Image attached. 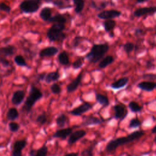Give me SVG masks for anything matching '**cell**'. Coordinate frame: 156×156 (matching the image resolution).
I'll return each mask as SVG.
<instances>
[{
    "instance_id": "obj_1",
    "label": "cell",
    "mask_w": 156,
    "mask_h": 156,
    "mask_svg": "<svg viewBox=\"0 0 156 156\" xmlns=\"http://www.w3.org/2000/svg\"><path fill=\"white\" fill-rule=\"evenodd\" d=\"M144 135V132L142 130H136L126 137H120L110 140L107 144L105 150L108 152L115 151L119 146L126 144L127 143L138 140Z\"/></svg>"
},
{
    "instance_id": "obj_2",
    "label": "cell",
    "mask_w": 156,
    "mask_h": 156,
    "mask_svg": "<svg viewBox=\"0 0 156 156\" xmlns=\"http://www.w3.org/2000/svg\"><path fill=\"white\" fill-rule=\"evenodd\" d=\"M109 49V46L107 43L95 44L90 51L86 55L85 58L91 63H95L101 60L104 55Z\"/></svg>"
},
{
    "instance_id": "obj_3",
    "label": "cell",
    "mask_w": 156,
    "mask_h": 156,
    "mask_svg": "<svg viewBox=\"0 0 156 156\" xmlns=\"http://www.w3.org/2000/svg\"><path fill=\"white\" fill-rule=\"evenodd\" d=\"M43 93L40 89L34 85H31L29 94L23 106V110L26 113H29L35 103L43 98Z\"/></svg>"
},
{
    "instance_id": "obj_4",
    "label": "cell",
    "mask_w": 156,
    "mask_h": 156,
    "mask_svg": "<svg viewBox=\"0 0 156 156\" xmlns=\"http://www.w3.org/2000/svg\"><path fill=\"white\" fill-rule=\"evenodd\" d=\"M65 29V24L54 23L48 30L46 37L50 41H62L66 37L63 32Z\"/></svg>"
},
{
    "instance_id": "obj_5",
    "label": "cell",
    "mask_w": 156,
    "mask_h": 156,
    "mask_svg": "<svg viewBox=\"0 0 156 156\" xmlns=\"http://www.w3.org/2000/svg\"><path fill=\"white\" fill-rule=\"evenodd\" d=\"M41 4V0H24L20 3L19 7L25 13H34L39 10Z\"/></svg>"
},
{
    "instance_id": "obj_6",
    "label": "cell",
    "mask_w": 156,
    "mask_h": 156,
    "mask_svg": "<svg viewBox=\"0 0 156 156\" xmlns=\"http://www.w3.org/2000/svg\"><path fill=\"white\" fill-rule=\"evenodd\" d=\"M27 143L26 139L15 141L12 146V156H22V151L26 147Z\"/></svg>"
},
{
    "instance_id": "obj_7",
    "label": "cell",
    "mask_w": 156,
    "mask_h": 156,
    "mask_svg": "<svg viewBox=\"0 0 156 156\" xmlns=\"http://www.w3.org/2000/svg\"><path fill=\"white\" fill-rule=\"evenodd\" d=\"M121 15V12L117 10H107L99 12L97 16L99 18L102 20H113V18H118Z\"/></svg>"
},
{
    "instance_id": "obj_8",
    "label": "cell",
    "mask_w": 156,
    "mask_h": 156,
    "mask_svg": "<svg viewBox=\"0 0 156 156\" xmlns=\"http://www.w3.org/2000/svg\"><path fill=\"white\" fill-rule=\"evenodd\" d=\"M113 107L115 112L114 117L116 119L122 121L126 117L128 114L126 106L122 104H117Z\"/></svg>"
},
{
    "instance_id": "obj_9",
    "label": "cell",
    "mask_w": 156,
    "mask_h": 156,
    "mask_svg": "<svg viewBox=\"0 0 156 156\" xmlns=\"http://www.w3.org/2000/svg\"><path fill=\"white\" fill-rule=\"evenodd\" d=\"M92 105L88 102H83V104H80L78 107L74 108L71 111H70V114L73 116H81L83 113L89 111L92 108Z\"/></svg>"
},
{
    "instance_id": "obj_10",
    "label": "cell",
    "mask_w": 156,
    "mask_h": 156,
    "mask_svg": "<svg viewBox=\"0 0 156 156\" xmlns=\"http://www.w3.org/2000/svg\"><path fill=\"white\" fill-rule=\"evenodd\" d=\"M104 122V119L102 118H99L94 116H84L83 118L82 122L81 124L82 126H89L94 125H99Z\"/></svg>"
},
{
    "instance_id": "obj_11",
    "label": "cell",
    "mask_w": 156,
    "mask_h": 156,
    "mask_svg": "<svg viewBox=\"0 0 156 156\" xmlns=\"http://www.w3.org/2000/svg\"><path fill=\"white\" fill-rule=\"evenodd\" d=\"M156 12V7H146L136 9L133 12V15L136 17H141L147 15H152Z\"/></svg>"
},
{
    "instance_id": "obj_12",
    "label": "cell",
    "mask_w": 156,
    "mask_h": 156,
    "mask_svg": "<svg viewBox=\"0 0 156 156\" xmlns=\"http://www.w3.org/2000/svg\"><path fill=\"white\" fill-rule=\"evenodd\" d=\"M87 134V132L84 130H77L74 132H73L71 135L69 136L68 140V143L69 145H72L74 143H76L77 141L82 138L85 135Z\"/></svg>"
},
{
    "instance_id": "obj_13",
    "label": "cell",
    "mask_w": 156,
    "mask_h": 156,
    "mask_svg": "<svg viewBox=\"0 0 156 156\" xmlns=\"http://www.w3.org/2000/svg\"><path fill=\"white\" fill-rule=\"evenodd\" d=\"M58 52V49L55 46H48L40 50L39 56L40 57H51L56 55Z\"/></svg>"
},
{
    "instance_id": "obj_14",
    "label": "cell",
    "mask_w": 156,
    "mask_h": 156,
    "mask_svg": "<svg viewBox=\"0 0 156 156\" xmlns=\"http://www.w3.org/2000/svg\"><path fill=\"white\" fill-rule=\"evenodd\" d=\"M82 79V72H80L77 77L74 79L71 83H69L67 86H66V91L68 93H73L75 91L78 87L79 86L80 83H81Z\"/></svg>"
},
{
    "instance_id": "obj_15",
    "label": "cell",
    "mask_w": 156,
    "mask_h": 156,
    "mask_svg": "<svg viewBox=\"0 0 156 156\" xmlns=\"http://www.w3.org/2000/svg\"><path fill=\"white\" fill-rule=\"evenodd\" d=\"M73 132V129L71 127L62 128L57 130L52 135L54 138H60L61 140H65L68 137L71 133Z\"/></svg>"
},
{
    "instance_id": "obj_16",
    "label": "cell",
    "mask_w": 156,
    "mask_h": 156,
    "mask_svg": "<svg viewBox=\"0 0 156 156\" xmlns=\"http://www.w3.org/2000/svg\"><path fill=\"white\" fill-rule=\"evenodd\" d=\"M25 97V92L23 90H18L15 91L12 95L11 101L15 105H18L22 103Z\"/></svg>"
},
{
    "instance_id": "obj_17",
    "label": "cell",
    "mask_w": 156,
    "mask_h": 156,
    "mask_svg": "<svg viewBox=\"0 0 156 156\" xmlns=\"http://www.w3.org/2000/svg\"><path fill=\"white\" fill-rule=\"evenodd\" d=\"M137 87L146 91H152L156 88V82L152 81H143L138 83Z\"/></svg>"
},
{
    "instance_id": "obj_18",
    "label": "cell",
    "mask_w": 156,
    "mask_h": 156,
    "mask_svg": "<svg viewBox=\"0 0 156 156\" xmlns=\"http://www.w3.org/2000/svg\"><path fill=\"white\" fill-rule=\"evenodd\" d=\"M16 48L13 45H8L5 47L0 48V56L6 57L11 56L15 52Z\"/></svg>"
},
{
    "instance_id": "obj_19",
    "label": "cell",
    "mask_w": 156,
    "mask_h": 156,
    "mask_svg": "<svg viewBox=\"0 0 156 156\" xmlns=\"http://www.w3.org/2000/svg\"><path fill=\"white\" fill-rule=\"evenodd\" d=\"M129 82V78L127 77H122L113 82L110 85V87L115 90H118L124 87Z\"/></svg>"
},
{
    "instance_id": "obj_20",
    "label": "cell",
    "mask_w": 156,
    "mask_h": 156,
    "mask_svg": "<svg viewBox=\"0 0 156 156\" xmlns=\"http://www.w3.org/2000/svg\"><path fill=\"white\" fill-rule=\"evenodd\" d=\"M40 17L41 19L46 22H48L52 17V10L49 7H44L40 12Z\"/></svg>"
},
{
    "instance_id": "obj_21",
    "label": "cell",
    "mask_w": 156,
    "mask_h": 156,
    "mask_svg": "<svg viewBox=\"0 0 156 156\" xmlns=\"http://www.w3.org/2000/svg\"><path fill=\"white\" fill-rule=\"evenodd\" d=\"M60 74L58 71L57 70L55 71H52L46 74L44 78V81L47 83H49L51 82L58 80L60 79Z\"/></svg>"
},
{
    "instance_id": "obj_22",
    "label": "cell",
    "mask_w": 156,
    "mask_h": 156,
    "mask_svg": "<svg viewBox=\"0 0 156 156\" xmlns=\"http://www.w3.org/2000/svg\"><path fill=\"white\" fill-rule=\"evenodd\" d=\"M19 116V112L15 107L10 108L6 114V118L8 120L13 121Z\"/></svg>"
},
{
    "instance_id": "obj_23",
    "label": "cell",
    "mask_w": 156,
    "mask_h": 156,
    "mask_svg": "<svg viewBox=\"0 0 156 156\" xmlns=\"http://www.w3.org/2000/svg\"><path fill=\"white\" fill-rule=\"evenodd\" d=\"M57 59H58V61L60 63V64H61L62 65L66 66L69 63V55L65 51H62L58 55Z\"/></svg>"
},
{
    "instance_id": "obj_24",
    "label": "cell",
    "mask_w": 156,
    "mask_h": 156,
    "mask_svg": "<svg viewBox=\"0 0 156 156\" xmlns=\"http://www.w3.org/2000/svg\"><path fill=\"white\" fill-rule=\"evenodd\" d=\"M104 29L107 32L112 31L116 27V22L113 20H107L102 23Z\"/></svg>"
},
{
    "instance_id": "obj_25",
    "label": "cell",
    "mask_w": 156,
    "mask_h": 156,
    "mask_svg": "<svg viewBox=\"0 0 156 156\" xmlns=\"http://www.w3.org/2000/svg\"><path fill=\"white\" fill-rule=\"evenodd\" d=\"M115 61L114 58L112 55H107L103 58L99 63L98 66L100 68H105L108 65L112 64Z\"/></svg>"
},
{
    "instance_id": "obj_26",
    "label": "cell",
    "mask_w": 156,
    "mask_h": 156,
    "mask_svg": "<svg viewBox=\"0 0 156 156\" xmlns=\"http://www.w3.org/2000/svg\"><path fill=\"white\" fill-rule=\"evenodd\" d=\"M49 23H58V24H65L66 22V18L62 14H56L54 16H52L48 21Z\"/></svg>"
},
{
    "instance_id": "obj_27",
    "label": "cell",
    "mask_w": 156,
    "mask_h": 156,
    "mask_svg": "<svg viewBox=\"0 0 156 156\" xmlns=\"http://www.w3.org/2000/svg\"><path fill=\"white\" fill-rule=\"evenodd\" d=\"M68 118L65 114L59 115L55 119V122L57 126L60 128L65 127V125L68 123Z\"/></svg>"
},
{
    "instance_id": "obj_28",
    "label": "cell",
    "mask_w": 156,
    "mask_h": 156,
    "mask_svg": "<svg viewBox=\"0 0 156 156\" xmlns=\"http://www.w3.org/2000/svg\"><path fill=\"white\" fill-rule=\"evenodd\" d=\"M96 99L104 107H107L109 105L108 98L104 94H99V93H96Z\"/></svg>"
},
{
    "instance_id": "obj_29",
    "label": "cell",
    "mask_w": 156,
    "mask_h": 156,
    "mask_svg": "<svg viewBox=\"0 0 156 156\" xmlns=\"http://www.w3.org/2000/svg\"><path fill=\"white\" fill-rule=\"evenodd\" d=\"M74 5V11L76 13H80L85 6L84 0H73Z\"/></svg>"
},
{
    "instance_id": "obj_30",
    "label": "cell",
    "mask_w": 156,
    "mask_h": 156,
    "mask_svg": "<svg viewBox=\"0 0 156 156\" xmlns=\"http://www.w3.org/2000/svg\"><path fill=\"white\" fill-rule=\"evenodd\" d=\"M13 60H14V62L19 66H21V67H27L29 68L28 66V65L27 63H26V60L25 58L23 57V55H16L14 58H13Z\"/></svg>"
},
{
    "instance_id": "obj_31",
    "label": "cell",
    "mask_w": 156,
    "mask_h": 156,
    "mask_svg": "<svg viewBox=\"0 0 156 156\" xmlns=\"http://www.w3.org/2000/svg\"><path fill=\"white\" fill-rule=\"evenodd\" d=\"M128 107L129 108V109L130 110L131 112H133V113H138L140 112L142 109L143 107L142 106H141L140 105H139L135 101H130L129 104H128Z\"/></svg>"
},
{
    "instance_id": "obj_32",
    "label": "cell",
    "mask_w": 156,
    "mask_h": 156,
    "mask_svg": "<svg viewBox=\"0 0 156 156\" xmlns=\"http://www.w3.org/2000/svg\"><path fill=\"white\" fill-rule=\"evenodd\" d=\"M96 143H94L93 144L90 145L87 148L83 149L81 154L80 155L81 156H93L94 154H93V151L94 149V147L96 146Z\"/></svg>"
},
{
    "instance_id": "obj_33",
    "label": "cell",
    "mask_w": 156,
    "mask_h": 156,
    "mask_svg": "<svg viewBox=\"0 0 156 156\" xmlns=\"http://www.w3.org/2000/svg\"><path fill=\"white\" fill-rule=\"evenodd\" d=\"M48 152V148L45 144H44L37 150H35L34 156H47Z\"/></svg>"
},
{
    "instance_id": "obj_34",
    "label": "cell",
    "mask_w": 156,
    "mask_h": 156,
    "mask_svg": "<svg viewBox=\"0 0 156 156\" xmlns=\"http://www.w3.org/2000/svg\"><path fill=\"white\" fill-rule=\"evenodd\" d=\"M141 122L139 119H138V118H132L129 122L128 127L130 128V129L136 128V127H140L141 126Z\"/></svg>"
},
{
    "instance_id": "obj_35",
    "label": "cell",
    "mask_w": 156,
    "mask_h": 156,
    "mask_svg": "<svg viewBox=\"0 0 156 156\" xmlns=\"http://www.w3.org/2000/svg\"><path fill=\"white\" fill-rule=\"evenodd\" d=\"M50 89H51V92L55 94H58L62 91L61 87L57 83H52L50 87Z\"/></svg>"
},
{
    "instance_id": "obj_36",
    "label": "cell",
    "mask_w": 156,
    "mask_h": 156,
    "mask_svg": "<svg viewBox=\"0 0 156 156\" xmlns=\"http://www.w3.org/2000/svg\"><path fill=\"white\" fill-rule=\"evenodd\" d=\"M47 121V116L45 113H43L39 115L36 118V122L40 125L44 124Z\"/></svg>"
},
{
    "instance_id": "obj_37",
    "label": "cell",
    "mask_w": 156,
    "mask_h": 156,
    "mask_svg": "<svg viewBox=\"0 0 156 156\" xmlns=\"http://www.w3.org/2000/svg\"><path fill=\"white\" fill-rule=\"evenodd\" d=\"M20 128V124L16 122L12 121L9 123V129L10 130V131L12 132H16L17 131L19 130Z\"/></svg>"
},
{
    "instance_id": "obj_38",
    "label": "cell",
    "mask_w": 156,
    "mask_h": 156,
    "mask_svg": "<svg viewBox=\"0 0 156 156\" xmlns=\"http://www.w3.org/2000/svg\"><path fill=\"white\" fill-rule=\"evenodd\" d=\"M83 64V58L80 57L77 58V60H76L72 65V66L73 68V69H78L79 68H80L82 67V66Z\"/></svg>"
},
{
    "instance_id": "obj_39",
    "label": "cell",
    "mask_w": 156,
    "mask_h": 156,
    "mask_svg": "<svg viewBox=\"0 0 156 156\" xmlns=\"http://www.w3.org/2000/svg\"><path fill=\"white\" fill-rule=\"evenodd\" d=\"M134 48L135 45L131 42H127L123 46V49L127 54H129L130 52H131L133 50Z\"/></svg>"
},
{
    "instance_id": "obj_40",
    "label": "cell",
    "mask_w": 156,
    "mask_h": 156,
    "mask_svg": "<svg viewBox=\"0 0 156 156\" xmlns=\"http://www.w3.org/2000/svg\"><path fill=\"white\" fill-rule=\"evenodd\" d=\"M0 10L9 13L11 11V7L4 2H0Z\"/></svg>"
},
{
    "instance_id": "obj_41",
    "label": "cell",
    "mask_w": 156,
    "mask_h": 156,
    "mask_svg": "<svg viewBox=\"0 0 156 156\" xmlns=\"http://www.w3.org/2000/svg\"><path fill=\"white\" fill-rule=\"evenodd\" d=\"M83 38L80 37V36H76L74 38L73 41H72V46L74 48H77L79 44L80 43L82 42V40L83 39Z\"/></svg>"
},
{
    "instance_id": "obj_42",
    "label": "cell",
    "mask_w": 156,
    "mask_h": 156,
    "mask_svg": "<svg viewBox=\"0 0 156 156\" xmlns=\"http://www.w3.org/2000/svg\"><path fill=\"white\" fill-rule=\"evenodd\" d=\"M0 64L4 67H8L10 65V62L5 57H0Z\"/></svg>"
},
{
    "instance_id": "obj_43",
    "label": "cell",
    "mask_w": 156,
    "mask_h": 156,
    "mask_svg": "<svg viewBox=\"0 0 156 156\" xmlns=\"http://www.w3.org/2000/svg\"><path fill=\"white\" fill-rule=\"evenodd\" d=\"M52 3L54 5L57 6L59 9L64 8V2L62 0H53Z\"/></svg>"
},
{
    "instance_id": "obj_44",
    "label": "cell",
    "mask_w": 156,
    "mask_h": 156,
    "mask_svg": "<svg viewBox=\"0 0 156 156\" xmlns=\"http://www.w3.org/2000/svg\"><path fill=\"white\" fill-rule=\"evenodd\" d=\"M143 79L149 80H154L156 79V74H146L143 75Z\"/></svg>"
},
{
    "instance_id": "obj_45",
    "label": "cell",
    "mask_w": 156,
    "mask_h": 156,
    "mask_svg": "<svg viewBox=\"0 0 156 156\" xmlns=\"http://www.w3.org/2000/svg\"><path fill=\"white\" fill-rule=\"evenodd\" d=\"M46 75V73H45L39 74L38 76V80H40H40H44V78H45Z\"/></svg>"
},
{
    "instance_id": "obj_46",
    "label": "cell",
    "mask_w": 156,
    "mask_h": 156,
    "mask_svg": "<svg viewBox=\"0 0 156 156\" xmlns=\"http://www.w3.org/2000/svg\"><path fill=\"white\" fill-rule=\"evenodd\" d=\"M143 33V30H142V29H139V28H137V29H136L135 30V34L136 35H141V34H142Z\"/></svg>"
},
{
    "instance_id": "obj_47",
    "label": "cell",
    "mask_w": 156,
    "mask_h": 156,
    "mask_svg": "<svg viewBox=\"0 0 156 156\" xmlns=\"http://www.w3.org/2000/svg\"><path fill=\"white\" fill-rule=\"evenodd\" d=\"M63 156H79L78 153L76 152H71V153H68Z\"/></svg>"
},
{
    "instance_id": "obj_48",
    "label": "cell",
    "mask_w": 156,
    "mask_h": 156,
    "mask_svg": "<svg viewBox=\"0 0 156 156\" xmlns=\"http://www.w3.org/2000/svg\"><path fill=\"white\" fill-rule=\"evenodd\" d=\"M146 66H147V68H152L153 66V64H152V63L151 61H147Z\"/></svg>"
},
{
    "instance_id": "obj_49",
    "label": "cell",
    "mask_w": 156,
    "mask_h": 156,
    "mask_svg": "<svg viewBox=\"0 0 156 156\" xmlns=\"http://www.w3.org/2000/svg\"><path fill=\"white\" fill-rule=\"evenodd\" d=\"M151 132H152V133H156V125L152 129Z\"/></svg>"
},
{
    "instance_id": "obj_50",
    "label": "cell",
    "mask_w": 156,
    "mask_h": 156,
    "mask_svg": "<svg viewBox=\"0 0 156 156\" xmlns=\"http://www.w3.org/2000/svg\"><path fill=\"white\" fill-rule=\"evenodd\" d=\"M136 1L138 3H143V2H144L147 1V0H136Z\"/></svg>"
},
{
    "instance_id": "obj_51",
    "label": "cell",
    "mask_w": 156,
    "mask_h": 156,
    "mask_svg": "<svg viewBox=\"0 0 156 156\" xmlns=\"http://www.w3.org/2000/svg\"><path fill=\"white\" fill-rule=\"evenodd\" d=\"M42 2L44 1L45 2H47V3H50V2H52L53 0H41Z\"/></svg>"
},
{
    "instance_id": "obj_52",
    "label": "cell",
    "mask_w": 156,
    "mask_h": 156,
    "mask_svg": "<svg viewBox=\"0 0 156 156\" xmlns=\"http://www.w3.org/2000/svg\"><path fill=\"white\" fill-rule=\"evenodd\" d=\"M109 36H110V37H111V38H112L113 36H114V34L111 31V32H110V34H109Z\"/></svg>"
},
{
    "instance_id": "obj_53",
    "label": "cell",
    "mask_w": 156,
    "mask_h": 156,
    "mask_svg": "<svg viewBox=\"0 0 156 156\" xmlns=\"http://www.w3.org/2000/svg\"><path fill=\"white\" fill-rule=\"evenodd\" d=\"M154 141L156 143V136L154 137Z\"/></svg>"
},
{
    "instance_id": "obj_54",
    "label": "cell",
    "mask_w": 156,
    "mask_h": 156,
    "mask_svg": "<svg viewBox=\"0 0 156 156\" xmlns=\"http://www.w3.org/2000/svg\"><path fill=\"white\" fill-rule=\"evenodd\" d=\"M127 156H131V155H128Z\"/></svg>"
}]
</instances>
